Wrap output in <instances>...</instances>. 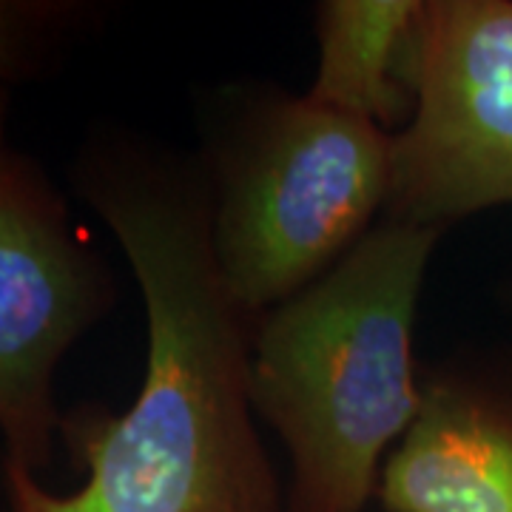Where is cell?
Returning a JSON list of instances; mask_svg holds the SVG:
<instances>
[{"label":"cell","instance_id":"cell-1","mask_svg":"<svg viewBox=\"0 0 512 512\" xmlns=\"http://www.w3.org/2000/svg\"><path fill=\"white\" fill-rule=\"evenodd\" d=\"M74 183L143 293L146 379L120 416L86 407L63 419L89 470L77 493H49L3 461L12 512H285L248 396L256 316L222 282L205 177L109 137L83 148Z\"/></svg>","mask_w":512,"mask_h":512},{"label":"cell","instance_id":"cell-2","mask_svg":"<svg viewBox=\"0 0 512 512\" xmlns=\"http://www.w3.org/2000/svg\"><path fill=\"white\" fill-rule=\"evenodd\" d=\"M439 228L384 217L254 325L248 396L291 456L285 512H362L421 407L419 293Z\"/></svg>","mask_w":512,"mask_h":512},{"label":"cell","instance_id":"cell-3","mask_svg":"<svg viewBox=\"0 0 512 512\" xmlns=\"http://www.w3.org/2000/svg\"><path fill=\"white\" fill-rule=\"evenodd\" d=\"M211 168L217 268L259 319L319 282L384 217L393 134L276 92L245 109Z\"/></svg>","mask_w":512,"mask_h":512},{"label":"cell","instance_id":"cell-4","mask_svg":"<svg viewBox=\"0 0 512 512\" xmlns=\"http://www.w3.org/2000/svg\"><path fill=\"white\" fill-rule=\"evenodd\" d=\"M109 265L77 231L40 165L0 154V439L6 464L49 467L63 416L55 373L66 350L111 311Z\"/></svg>","mask_w":512,"mask_h":512},{"label":"cell","instance_id":"cell-5","mask_svg":"<svg viewBox=\"0 0 512 512\" xmlns=\"http://www.w3.org/2000/svg\"><path fill=\"white\" fill-rule=\"evenodd\" d=\"M512 205V0H424L419 103L384 217L444 231Z\"/></svg>","mask_w":512,"mask_h":512},{"label":"cell","instance_id":"cell-6","mask_svg":"<svg viewBox=\"0 0 512 512\" xmlns=\"http://www.w3.org/2000/svg\"><path fill=\"white\" fill-rule=\"evenodd\" d=\"M387 512H512V393L473 376H430L384 461Z\"/></svg>","mask_w":512,"mask_h":512},{"label":"cell","instance_id":"cell-7","mask_svg":"<svg viewBox=\"0 0 512 512\" xmlns=\"http://www.w3.org/2000/svg\"><path fill=\"white\" fill-rule=\"evenodd\" d=\"M424 0H328L316 9L319 63L308 97L399 134L419 103Z\"/></svg>","mask_w":512,"mask_h":512},{"label":"cell","instance_id":"cell-8","mask_svg":"<svg viewBox=\"0 0 512 512\" xmlns=\"http://www.w3.org/2000/svg\"><path fill=\"white\" fill-rule=\"evenodd\" d=\"M72 15L66 3L0 0V83H18L40 72Z\"/></svg>","mask_w":512,"mask_h":512},{"label":"cell","instance_id":"cell-9","mask_svg":"<svg viewBox=\"0 0 512 512\" xmlns=\"http://www.w3.org/2000/svg\"><path fill=\"white\" fill-rule=\"evenodd\" d=\"M6 114H9V92L6 83H0V154L6 151Z\"/></svg>","mask_w":512,"mask_h":512}]
</instances>
